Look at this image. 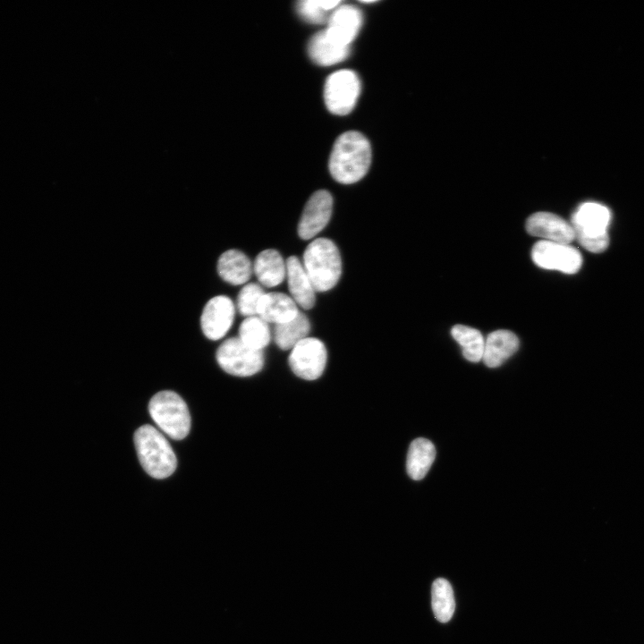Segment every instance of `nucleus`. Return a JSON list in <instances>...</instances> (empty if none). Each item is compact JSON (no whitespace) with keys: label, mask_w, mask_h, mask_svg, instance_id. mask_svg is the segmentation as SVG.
Here are the masks:
<instances>
[{"label":"nucleus","mask_w":644,"mask_h":644,"mask_svg":"<svg viewBox=\"0 0 644 644\" xmlns=\"http://www.w3.org/2000/svg\"><path fill=\"white\" fill-rule=\"evenodd\" d=\"M371 162V148L367 138L359 131H350L335 140L329 158V171L340 183L360 181Z\"/></svg>","instance_id":"nucleus-1"},{"label":"nucleus","mask_w":644,"mask_h":644,"mask_svg":"<svg viewBox=\"0 0 644 644\" xmlns=\"http://www.w3.org/2000/svg\"><path fill=\"white\" fill-rule=\"evenodd\" d=\"M301 262L316 292L331 290L341 277V254L330 239L313 240L306 247Z\"/></svg>","instance_id":"nucleus-2"},{"label":"nucleus","mask_w":644,"mask_h":644,"mask_svg":"<svg viewBox=\"0 0 644 644\" xmlns=\"http://www.w3.org/2000/svg\"><path fill=\"white\" fill-rule=\"evenodd\" d=\"M134 444L140 462L155 479H165L176 469V456L165 437L154 427L144 425L134 434Z\"/></svg>","instance_id":"nucleus-3"},{"label":"nucleus","mask_w":644,"mask_h":644,"mask_svg":"<svg viewBox=\"0 0 644 644\" xmlns=\"http://www.w3.org/2000/svg\"><path fill=\"white\" fill-rule=\"evenodd\" d=\"M610 221L611 212L606 206L585 202L572 215L571 225L580 244L590 252L599 253L608 247Z\"/></svg>","instance_id":"nucleus-4"},{"label":"nucleus","mask_w":644,"mask_h":644,"mask_svg":"<svg viewBox=\"0 0 644 644\" xmlns=\"http://www.w3.org/2000/svg\"><path fill=\"white\" fill-rule=\"evenodd\" d=\"M148 411L157 426L168 436L181 440L191 428V416L183 399L174 392L161 391L150 400Z\"/></svg>","instance_id":"nucleus-5"},{"label":"nucleus","mask_w":644,"mask_h":644,"mask_svg":"<svg viewBox=\"0 0 644 644\" xmlns=\"http://www.w3.org/2000/svg\"><path fill=\"white\" fill-rule=\"evenodd\" d=\"M216 358L220 368L236 377H250L264 366L263 351L245 344L239 337L224 341L216 350Z\"/></svg>","instance_id":"nucleus-6"},{"label":"nucleus","mask_w":644,"mask_h":644,"mask_svg":"<svg viewBox=\"0 0 644 644\" xmlns=\"http://www.w3.org/2000/svg\"><path fill=\"white\" fill-rule=\"evenodd\" d=\"M360 89V80L354 72L341 70L332 73L324 88L326 107L335 114H347L353 109Z\"/></svg>","instance_id":"nucleus-7"},{"label":"nucleus","mask_w":644,"mask_h":644,"mask_svg":"<svg viewBox=\"0 0 644 644\" xmlns=\"http://www.w3.org/2000/svg\"><path fill=\"white\" fill-rule=\"evenodd\" d=\"M326 360L327 352L323 342L308 336L291 350L288 362L297 377L315 380L323 374Z\"/></svg>","instance_id":"nucleus-8"},{"label":"nucleus","mask_w":644,"mask_h":644,"mask_svg":"<svg viewBox=\"0 0 644 644\" xmlns=\"http://www.w3.org/2000/svg\"><path fill=\"white\" fill-rule=\"evenodd\" d=\"M531 258L539 267L565 274L578 272L582 264L580 251L570 244L538 241L531 250Z\"/></svg>","instance_id":"nucleus-9"},{"label":"nucleus","mask_w":644,"mask_h":644,"mask_svg":"<svg viewBox=\"0 0 644 644\" xmlns=\"http://www.w3.org/2000/svg\"><path fill=\"white\" fill-rule=\"evenodd\" d=\"M235 310L236 307L228 296L217 295L208 300L200 316L204 335L212 341L223 338L233 323Z\"/></svg>","instance_id":"nucleus-10"},{"label":"nucleus","mask_w":644,"mask_h":644,"mask_svg":"<svg viewBox=\"0 0 644 644\" xmlns=\"http://www.w3.org/2000/svg\"><path fill=\"white\" fill-rule=\"evenodd\" d=\"M333 210L330 192L320 190L314 192L307 201L300 222L298 234L302 240L317 236L328 224Z\"/></svg>","instance_id":"nucleus-11"},{"label":"nucleus","mask_w":644,"mask_h":644,"mask_svg":"<svg viewBox=\"0 0 644 644\" xmlns=\"http://www.w3.org/2000/svg\"><path fill=\"white\" fill-rule=\"evenodd\" d=\"M526 230L530 235L547 242L569 244L575 239L572 225L549 212L531 215L526 221Z\"/></svg>","instance_id":"nucleus-12"},{"label":"nucleus","mask_w":644,"mask_h":644,"mask_svg":"<svg viewBox=\"0 0 644 644\" xmlns=\"http://www.w3.org/2000/svg\"><path fill=\"white\" fill-rule=\"evenodd\" d=\"M286 279L292 299L303 309L313 308L316 301V290L302 265L295 256L285 261Z\"/></svg>","instance_id":"nucleus-13"},{"label":"nucleus","mask_w":644,"mask_h":644,"mask_svg":"<svg viewBox=\"0 0 644 644\" xmlns=\"http://www.w3.org/2000/svg\"><path fill=\"white\" fill-rule=\"evenodd\" d=\"M362 21L359 9L352 5L338 7L328 20L327 35L335 42L348 46L358 34Z\"/></svg>","instance_id":"nucleus-14"},{"label":"nucleus","mask_w":644,"mask_h":644,"mask_svg":"<svg viewBox=\"0 0 644 644\" xmlns=\"http://www.w3.org/2000/svg\"><path fill=\"white\" fill-rule=\"evenodd\" d=\"M219 276L232 285L246 284L253 272V265L248 256L235 249L222 253L216 264Z\"/></svg>","instance_id":"nucleus-15"},{"label":"nucleus","mask_w":644,"mask_h":644,"mask_svg":"<svg viewBox=\"0 0 644 644\" xmlns=\"http://www.w3.org/2000/svg\"><path fill=\"white\" fill-rule=\"evenodd\" d=\"M519 348V339L509 330H496L485 340L482 360L488 368L502 365Z\"/></svg>","instance_id":"nucleus-16"},{"label":"nucleus","mask_w":644,"mask_h":644,"mask_svg":"<svg viewBox=\"0 0 644 644\" xmlns=\"http://www.w3.org/2000/svg\"><path fill=\"white\" fill-rule=\"evenodd\" d=\"M300 310L291 296L284 292H268L262 297L258 316L267 323L281 324L294 318Z\"/></svg>","instance_id":"nucleus-17"},{"label":"nucleus","mask_w":644,"mask_h":644,"mask_svg":"<svg viewBox=\"0 0 644 644\" xmlns=\"http://www.w3.org/2000/svg\"><path fill=\"white\" fill-rule=\"evenodd\" d=\"M253 272L262 286L275 287L285 278L286 263L276 250H264L255 258Z\"/></svg>","instance_id":"nucleus-18"},{"label":"nucleus","mask_w":644,"mask_h":644,"mask_svg":"<svg viewBox=\"0 0 644 644\" xmlns=\"http://www.w3.org/2000/svg\"><path fill=\"white\" fill-rule=\"evenodd\" d=\"M309 56L321 65H331L344 60L349 55V47L333 40L326 32L319 31L309 40Z\"/></svg>","instance_id":"nucleus-19"},{"label":"nucleus","mask_w":644,"mask_h":644,"mask_svg":"<svg viewBox=\"0 0 644 644\" xmlns=\"http://www.w3.org/2000/svg\"><path fill=\"white\" fill-rule=\"evenodd\" d=\"M436 457L434 445L426 438L411 442L407 454L406 468L409 476L415 480L422 479L430 469Z\"/></svg>","instance_id":"nucleus-20"},{"label":"nucleus","mask_w":644,"mask_h":644,"mask_svg":"<svg viewBox=\"0 0 644 644\" xmlns=\"http://www.w3.org/2000/svg\"><path fill=\"white\" fill-rule=\"evenodd\" d=\"M310 324L302 312L284 323L275 325L274 340L276 345L284 350H292L299 342L308 337Z\"/></svg>","instance_id":"nucleus-21"},{"label":"nucleus","mask_w":644,"mask_h":644,"mask_svg":"<svg viewBox=\"0 0 644 644\" xmlns=\"http://www.w3.org/2000/svg\"><path fill=\"white\" fill-rule=\"evenodd\" d=\"M431 604L436 620L447 623L452 618L455 609V601L452 586L447 580L438 578L433 582Z\"/></svg>","instance_id":"nucleus-22"},{"label":"nucleus","mask_w":644,"mask_h":644,"mask_svg":"<svg viewBox=\"0 0 644 644\" xmlns=\"http://www.w3.org/2000/svg\"><path fill=\"white\" fill-rule=\"evenodd\" d=\"M452 336L461 345L462 354L471 362L482 360L485 340L481 333L475 328L456 325L451 330Z\"/></svg>","instance_id":"nucleus-23"},{"label":"nucleus","mask_w":644,"mask_h":644,"mask_svg":"<svg viewBox=\"0 0 644 644\" xmlns=\"http://www.w3.org/2000/svg\"><path fill=\"white\" fill-rule=\"evenodd\" d=\"M245 344L263 351L271 340L268 323L258 316L245 318L239 327V336Z\"/></svg>","instance_id":"nucleus-24"},{"label":"nucleus","mask_w":644,"mask_h":644,"mask_svg":"<svg viewBox=\"0 0 644 644\" xmlns=\"http://www.w3.org/2000/svg\"><path fill=\"white\" fill-rule=\"evenodd\" d=\"M266 292L260 284L249 283L242 286L236 301V309L245 318L258 316V307Z\"/></svg>","instance_id":"nucleus-25"},{"label":"nucleus","mask_w":644,"mask_h":644,"mask_svg":"<svg viewBox=\"0 0 644 644\" xmlns=\"http://www.w3.org/2000/svg\"><path fill=\"white\" fill-rule=\"evenodd\" d=\"M339 4L338 0H304L298 2L297 10L309 21L321 23L326 20V12Z\"/></svg>","instance_id":"nucleus-26"}]
</instances>
